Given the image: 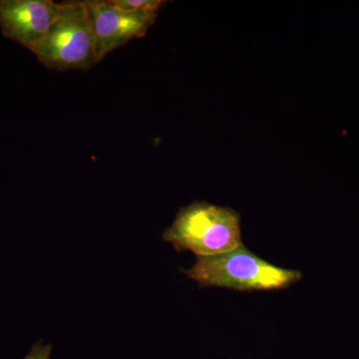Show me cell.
I'll return each instance as SVG.
<instances>
[{"instance_id": "obj_1", "label": "cell", "mask_w": 359, "mask_h": 359, "mask_svg": "<svg viewBox=\"0 0 359 359\" xmlns=\"http://www.w3.org/2000/svg\"><path fill=\"white\" fill-rule=\"evenodd\" d=\"M181 271L201 287L248 292L287 290L302 278L301 271L275 266L244 245L217 256L198 257L192 268Z\"/></svg>"}, {"instance_id": "obj_2", "label": "cell", "mask_w": 359, "mask_h": 359, "mask_svg": "<svg viewBox=\"0 0 359 359\" xmlns=\"http://www.w3.org/2000/svg\"><path fill=\"white\" fill-rule=\"evenodd\" d=\"M163 240L177 252L212 257L242 247L240 214L230 207L194 202L180 209L163 233Z\"/></svg>"}, {"instance_id": "obj_3", "label": "cell", "mask_w": 359, "mask_h": 359, "mask_svg": "<svg viewBox=\"0 0 359 359\" xmlns=\"http://www.w3.org/2000/svg\"><path fill=\"white\" fill-rule=\"evenodd\" d=\"M52 70H88L99 62L83 1L61 4L57 20L30 50Z\"/></svg>"}, {"instance_id": "obj_4", "label": "cell", "mask_w": 359, "mask_h": 359, "mask_svg": "<svg viewBox=\"0 0 359 359\" xmlns=\"http://www.w3.org/2000/svg\"><path fill=\"white\" fill-rule=\"evenodd\" d=\"M83 4L95 40L99 62L131 40L145 36L158 16L121 11L112 6L109 0H86Z\"/></svg>"}, {"instance_id": "obj_5", "label": "cell", "mask_w": 359, "mask_h": 359, "mask_svg": "<svg viewBox=\"0 0 359 359\" xmlns=\"http://www.w3.org/2000/svg\"><path fill=\"white\" fill-rule=\"evenodd\" d=\"M61 4L52 0H0V28L6 39L32 50L57 20Z\"/></svg>"}, {"instance_id": "obj_6", "label": "cell", "mask_w": 359, "mask_h": 359, "mask_svg": "<svg viewBox=\"0 0 359 359\" xmlns=\"http://www.w3.org/2000/svg\"><path fill=\"white\" fill-rule=\"evenodd\" d=\"M109 2L117 8L128 13L157 15L161 7L166 4V1L162 0H109Z\"/></svg>"}, {"instance_id": "obj_7", "label": "cell", "mask_w": 359, "mask_h": 359, "mask_svg": "<svg viewBox=\"0 0 359 359\" xmlns=\"http://www.w3.org/2000/svg\"><path fill=\"white\" fill-rule=\"evenodd\" d=\"M51 351V344L44 346L41 342H37L33 346L25 359H50Z\"/></svg>"}]
</instances>
